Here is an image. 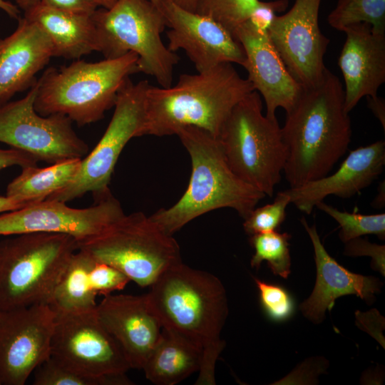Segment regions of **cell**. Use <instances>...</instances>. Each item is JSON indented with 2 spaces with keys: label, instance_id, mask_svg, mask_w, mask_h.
Masks as SVG:
<instances>
[{
  "label": "cell",
  "instance_id": "6da1fadb",
  "mask_svg": "<svg viewBox=\"0 0 385 385\" xmlns=\"http://www.w3.org/2000/svg\"><path fill=\"white\" fill-rule=\"evenodd\" d=\"M282 132L287 148L283 173L289 188L328 175L347 151L351 137L339 78L327 68L318 83L303 88L286 112Z\"/></svg>",
  "mask_w": 385,
  "mask_h": 385
},
{
  "label": "cell",
  "instance_id": "7a4b0ae2",
  "mask_svg": "<svg viewBox=\"0 0 385 385\" xmlns=\"http://www.w3.org/2000/svg\"><path fill=\"white\" fill-rule=\"evenodd\" d=\"M145 294L163 328L197 345L202 357L197 385L215 384V364L225 348L220 334L228 315L222 282L183 262L164 272Z\"/></svg>",
  "mask_w": 385,
  "mask_h": 385
},
{
  "label": "cell",
  "instance_id": "3957f363",
  "mask_svg": "<svg viewBox=\"0 0 385 385\" xmlns=\"http://www.w3.org/2000/svg\"><path fill=\"white\" fill-rule=\"evenodd\" d=\"M255 91L230 63L196 74H182L169 88L149 85L139 137L176 135L194 126L218 138L235 105Z\"/></svg>",
  "mask_w": 385,
  "mask_h": 385
},
{
  "label": "cell",
  "instance_id": "277c9868",
  "mask_svg": "<svg viewBox=\"0 0 385 385\" xmlns=\"http://www.w3.org/2000/svg\"><path fill=\"white\" fill-rule=\"evenodd\" d=\"M176 135L190 156L192 170L180 200L150 216L165 233L173 235L195 218L223 207L236 210L245 219L266 196L232 172L217 138L194 126Z\"/></svg>",
  "mask_w": 385,
  "mask_h": 385
},
{
  "label": "cell",
  "instance_id": "5b68a950",
  "mask_svg": "<svg viewBox=\"0 0 385 385\" xmlns=\"http://www.w3.org/2000/svg\"><path fill=\"white\" fill-rule=\"evenodd\" d=\"M133 52L91 63L78 59L68 66L48 68L38 78L36 111L43 116L61 114L78 125L102 119L114 106L130 76L139 72Z\"/></svg>",
  "mask_w": 385,
  "mask_h": 385
},
{
  "label": "cell",
  "instance_id": "8992f818",
  "mask_svg": "<svg viewBox=\"0 0 385 385\" xmlns=\"http://www.w3.org/2000/svg\"><path fill=\"white\" fill-rule=\"evenodd\" d=\"M77 241L60 233L34 232L0 240V310L49 303Z\"/></svg>",
  "mask_w": 385,
  "mask_h": 385
},
{
  "label": "cell",
  "instance_id": "52a82bcc",
  "mask_svg": "<svg viewBox=\"0 0 385 385\" xmlns=\"http://www.w3.org/2000/svg\"><path fill=\"white\" fill-rule=\"evenodd\" d=\"M217 138L232 172L272 197L281 181L287 148L277 118L262 113L258 92L253 91L235 105Z\"/></svg>",
  "mask_w": 385,
  "mask_h": 385
},
{
  "label": "cell",
  "instance_id": "ba28073f",
  "mask_svg": "<svg viewBox=\"0 0 385 385\" xmlns=\"http://www.w3.org/2000/svg\"><path fill=\"white\" fill-rule=\"evenodd\" d=\"M98 52L117 58L129 52L138 57L139 72L153 76L162 88L172 86L179 57L161 39L166 27L158 6L150 0H116L109 9L92 14Z\"/></svg>",
  "mask_w": 385,
  "mask_h": 385
},
{
  "label": "cell",
  "instance_id": "9c48e42d",
  "mask_svg": "<svg viewBox=\"0 0 385 385\" xmlns=\"http://www.w3.org/2000/svg\"><path fill=\"white\" fill-rule=\"evenodd\" d=\"M78 249L118 269L141 287H150L182 262L173 235L142 212L125 214L98 235L78 244Z\"/></svg>",
  "mask_w": 385,
  "mask_h": 385
},
{
  "label": "cell",
  "instance_id": "30bf717a",
  "mask_svg": "<svg viewBox=\"0 0 385 385\" xmlns=\"http://www.w3.org/2000/svg\"><path fill=\"white\" fill-rule=\"evenodd\" d=\"M146 80L133 83L128 78L120 88L111 120L99 142L81 160L73 180L46 199L67 202L91 192L96 200L109 193L111 176L128 141L139 137L145 118Z\"/></svg>",
  "mask_w": 385,
  "mask_h": 385
},
{
  "label": "cell",
  "instance_id": "8fae6325",
  "mask_svg": "<svg viewBox=\"0 0 385 385\" xmlns=\"http://www.w3.org/2000/svg\"><path fill=\"white\" fill-rule=\"evenodd\" d=\"M51 356L76 372L133 384L126 376L131 369L118 343L102 324L96 308L56 312Z\"/></svg>",
  "mask_w": 385,
  "mask_h": 385
},
{
  "label": "cell",
  "instance_id": "7c38bea8",
  "mask_svg": "<svg viewBox=\"0 0 385 385\" xmlns=\"http://www.w3.org/2000/svg\"><path fill=\"white\" fill-rule=\"evenodd\" d=\"M37 87L36 81L24 98L0 105V142L50 165L83 158L88 145L76 134L70 118L61 114L43 116L36 111Z\"/></svg>",
  "mask_w": 385,
  "mask_h": 385
},
{
  "label": "cell",
  "instance_id": "4fadbf2b",
  "mask_svg": "<svg viewBox=\"0 0 385 385\" xmlns=\"http://www.w3.org/2000/svg\"><path fill=\"white\" fill-rule=\"evenodd\" d=\"M56 312L48 303L0 310V385H24L51 356Z\"/></svg>",
  "mask_w": 385,
  "mask_h": 385
},
{
  "label": "cell",
  "instance_id": "5bb4252c",
  "mask_svg": "<svg viewBox=\"0 0 385 385\" xmlns=\"http://www.w3.org/2000/svg\"><path fill=\"white\" fill-rule=\"evenodd\" d=\"M125 215L120 202L109 193L86 208L45 199L0 215V235L42 232L65 234L80 244L108 229Z\"/></svg>",
  "mask_w": 385,
  "mask_h": 385
},
{
  "label": "cell",
  "instance_id": "9a60e30c",
  "mask_svg": "<svg viewBox=\"0 0 385 385\" xmlns=\"http://www.w3.org/2000/svg\"><path fill=\"white\" fill-rule=\"evenodd\" d=\"M322 0H294L285 14L276 16L267 33L292 76L309 88L318 83L327 69L324 57L329 43L321 31Z\"/></svg>",
  "mask_w": 385,
  "mask_h": 385
},
{
  "label": "cell",
  "instance_id": "2e32d148",
  "mask_svg": "<svg viewBox=\"0 0 385 385\" xmlns=\"http://www.w3.org/2000/svg\"><path fill=\"white\" fill-rule=\"evenodd\" d=\"M158 7L169 28L168 49L175 53L183 50L197 72L223 63L244 67L246 56L242 44L220 24L170 0H160Z\"/></svg>",
  "mask_w": 385,
  "mask_h": 385
},
{
  "label": "cell",
  "instance_id": "e0dca14e",
  "mask_svg": "<svg viewBox=\"0 0 385 385\" xmlns=\"http://www.w3.org/2000/svg\"><path fill=\"white\" fill-rule=\"evenodd\" d=\"M234 38L242 46L247 79L261 94L266 106L265 115L276 119V111H290L302 91V86L292 76L267 33L257 29L248 20L240 25Z\"/></svg>",
  "mask_w": 385,
  "mask_h": 385
},
{
  "label": "cell",
  "instance_id": "ac0fdd59",
  "mask_svg": "<svg viewBox=\"0 0 385 385\" xmlns=\"http://www.w3.org/2000/svg\"><path fill=\"white\" fill-rule=\"evenodd\" d=\"M96 311L120 345L131 369H142L163 331L146 294H111L97 304Z\"/></svg>",
  "mask_w": 385,
  "mask_h": 385
},
{
  "label": "cell",
  "instance_id": "d6986e66",
  "mask_svg": "<svg viewBox=\"0 0 385 385\" xmlns=\"http://www.w3.org/2000/svg\"><path fill=\"white\" fill-rule=\"evenodd\" d=\"M385 142L376 141L351 150L336 172L284 191L300 211L310 214L329 195L350 198L371 185L383 172Z\"/></svg>",
  "mask_w": 385,
  "mask_h": 385
},
{
  "label": "cell",
  "instance_id": "ffe728a7",
  "mask_svg": "<svg viewBox=\"0 0 385 385\" xmlns=\"http://www.w3.org/2000/svg\"><path fill=\"white\" fill-rule=\"evenodd\" d=\"M346 40L338 58L344 80V106L349 113L364 97L377 96L385 82V33L366 24L344 30Z\"/></svg>",
  "mask_w": 385,
  "mask_h": 385
},
{
  "label": "cell",
  "instance_id": "44dd1931",
  "mask_svg": "<svg viewBox=\"0 0 385 385\" xmlns=\"http://www.w3.org/2000/svg\"><path fill=\"white\" fill-rule=\"evenodd\" d=\"M312 241L317 267V279L311 295L300 305L303 315L314 324L321 323L327 310L331 311L335 300L354 294L371 304L381 292L383 283L374 276L356 274L340 265L322 245L316 225H309L305 217L300 220Z\"/></svg>",
  "mask_w": 385,
  "mask_h": 385
},
{
  "label": "cell",
  "instance_id": "7402d4cb",
  "mask_svg": "<svg viewBox=\"0 0 385 385\" xmlns=\"http://www.w3.org/2000/svg\"><path fill=\"white\" fill-rule=\"evenodd\" d=\"M52 57L53 46L46 32L34 21L20 17L16 30L0 38V105L31 88L37 73Z\"/></svg>",
  "mask_w": 385,
  "mask_h": 385
},
{
  "label": "cell",
  "instance_id": "603a6c76",
  "mask_svg": "<svg viewBox=\"0 0 385 385\" xmlns=\"http://www.w3.org/2000/svg\"><path fill=\"white\" fill-rule=\"evenodd\" d=\"M91 16L67 12L39 3L24 11V17L46 32L53 46V57L78 60L98 51Z\"/></svg>",
  "mask_w": 385,
  "mask_h": 385
},
{
  "label": "cell",
  "instance_id": "cb8c5ba5",
  "mask_svg": "<svg viewBox=\"0 0 385 385\" xmlns=\"http://www.w3.org/2000/svg\"><path fill=\"white\" fill-rule=\"evenodd\" d=\"M201 357L197 345L175 331L163 328L142 369L154 384L175 385L198 372Z\"/></svg>",
  "mask_w": 385,
  "mask_h": 385
},
{
  "label": "cell",
  "instance_id": "d4e9b609",
  "mask_svg": "<svg viewBox=\"0 0 385 385\" xmlns=\"http://www.w3.org/2000/svg\"><path fill=\"white\" fill-rule=\"evenodd\" d=\"M93 258L78 249L71 257L51 297L56 312H77L95 309L97 305L90 270Z\"/></svg>",
  "mask_w": 385,
  "mask_h": 385
},
{
  "label": "cell",
  "instance_id": "484cf974",
  "mask_svg": "<svg viewBox=\"0 0 385 385\" xmlns=\"http://www.w3.org/2000/svg\"><path fill=\"white\" fill-rule=\"evenodd\" d=\"M81 160L72 158L46 168H22L21 173L7 185L6 195L29 202L42 201L73 180Z\"/></svg>",
  "mask_w": 385,
  "mask_h": 385
},
{
  "label": "cell",
  "instance_id": "4316f807",
  "mask_svg": "<svg viewBox=\"0 0 385 385\" xmlns=\"http://www.w3.org/2000/svg\"><path fill=\"white\" fill-rule=\"evenodd\" d=\"M327 21L330 26L340 31L366 24L374 31L385 33V0H337Z\"/></svg>",
  "mask_w": 385,
  "mask_h": 385
},
{
  "label": "cell",
  "instance_id": "83f0119b",
  "mask_svg": "<svg viewBox=\"0 0 385 385\" xmlns=\"http://www.w3.org/2000/svg\"><path fill=\"white\" fill-rule=\"evenodd\" d=\"M290 238L287 232L279 231L251 235L250 244L255 250L250 260L251 267L258 270L261 263L266 261L274 275L287 278L291 271Z\"/></svg>",
  "mask_w": 385,
  "mask_h": 385
},
{
  "label": "cell",
  "instance_id": "f1b7e54d",
  "mask_svg": "<svg viewBox=\"0 0 385 385\" xmlns=\"http://www.w3.org/2000/svg\"><path fill=\"white\" fill-rule=\"evenodd\" d=\"M316 207L332 217L340 227L339 237L343 242L366 235H376L385 239V214L362 215L340 211L324 201Z\"/></svg>",
  "mask_w": 385,
  "mask_h": 385
},
{
  "label": "cell",
  "instance_id": "f546056e",
  "mask_svg": "<svg viewBox=\"0 0 385 385\" xmlns=\"http://www.w3.org/2000/svg\"><path fill=\"white\" fill-rule=\"evenodd\" d=\"M260 0H197L195 13L220 24L234 36L250 17Z\"/></svg>",
  "mask_w": 385,
  "mask_h": 385
},
{
  "label": "cell",
  "instance_id": "4dcf8cb0",
  "mask_svg": "<svg viewBox=\"0 0 385 385\" xmlns=\"http://www.w3.org/2000/svg\"><path fill=\"white\" fill-rule=\"evenodd\" d=\"M34 385H118L112 379L85 375L61 365L51 356L34 371Z\"/></svg>",
  "mask_w": 385,
  "mask_h": 385
},
{
  "label": "cell",
  "instance_id": "1f68e13d",
  "mask_svg": "<svg viewBox=\"0 0 385 385\" xmlns=\"http://www.w3.org/2000/svg\"><path fill=\"white\" fill-rule=\"evenodd\" d=\"M290 198L284 190L277 192L272 203L254 208L244 219L245 232L253 235L278 231L286 217V209Z\"/></svg>",
  "mask_w": 385,
  "mask_h": 385
},
{
  "label": "cell",
  "instance_id": "d6a6232c",
  "mask_svg": "<svg viewBox=\"0 0 385 385\" xmlns=\"http://www.w3.org/2000/svg\"><path fill=\"white\" fill-rule=\"evenodd\" d=\"M260 294L261 306L273 321H285L291 317L294 312V302L281 286L272 284L254 278Z\"/></svg>",
  "mask_w": 385,
  "mask_h": 385
},
{
  "label": "cell",
  "instance_id": "836d02e7",
  "mask_svg": "<svg viewBox=\"0 0 385 385\" xmlns=\"http://www.w3.org/2000/svg\"><path fill=\"white\" fill-rule=\"evenodd\" d=\"M90 277L97 295L103 297L123 289L130 281L118 269L95 259L91 267Z\"/></svg>",
  "mask_w": 385,
  "mask_h": 385
},
{
  "label": "cell",
  "instance_id": "e575fe53",
  "mask_svg": "<svg viewBox=\"0 0 385 385\" xmlns=\"http://www.w3.org/2000/svg\"><path fill=\"white\" fill-rule=\"evenodd\" d=\"M344 254L349 257L369 256L371 267L383 276L385 275V246L371 243L367 240L357 237L345 243Z\"/></svg>",
  "mask_w": 385,
  "mask_h": 385
},
{
  "label": "cell",
  "instance_id": "d590c367",
  "mask_svg": "<svg viewBox=\"0 0 385 385\" xmlns=\"http://www.w3.org/2000/svg\"><path fill=\"white\" fill-rule=\"evenodd\" d=\"M287 5L288 0L259 1L247 20L257 29L267 32L277 16L276 12L284 11Z\"/></svg>",
  "mask_w": 385,
  "mask_h": 385
},
{
  "label": "cell",
  "instance_id": "8d00e7d4",
  "mask_svg": "<svg viewBox=\"0 0 385 385\" xmlns=\"http://www.w3.org/2000/svg\"><path fill=\"white\" fill-rule=\"evenodd\" d=\"M356 324L359 328L374 337L384 348V337L382 330L384 329V318L376 309L366 312H356Z\"/></svg>",
  "mask_w": 385,
  "mask_h": 385
},
{
  "label": "cell",
  "instance_id": "74e56055",
  "mask_svg": "<svg viewBox=\"0 0 385 385\" xmlns=\"http://www.w3.org/2000/svg\"><path fill=\"white\" fill-rule=\"evenodd\" d=\"M42 4L64 11L92 15L98 9L96 0H41Z\"/></svg>",
  "mask_w": 385,
  "mask_h": 385
},
{
  "label": "cell",
  "instance_id": "f35d334b",
  "mask_svg": "<svg viewBox=\"0 0 385 385\" xmlns=\"http://www.w3.org/2000/svg\"><path fill=\"white\" fill-rule=\"evenodd\" d=\"M38 160L31 154L19 149L11 148H0V170L14 165L21 168L37 165Z\"/></svg>",
  "mask_w": 385,
  "mask_h": 385
},
{
  "label": "cell",
  "instance_id": "ab89813d",
  "mask_svg": "<svg viewBox=\"0 0 385 385\" xmlns=\"http://www.w3.org/2000/svg\"><path fill=\"white\" fill-rule=\"evenodd\" d=\"M368 107L374 113V116L379 120L385 129V102L378 96L375 97H367Z\"/></svg>",
  "mask_w": 385,
  "mask_h": 385
},
{
  "label": "cell",
  "instance_id": "60d3db41",
  "mask_svg": "<svg viewBox=\"0 0 385 385\" xmlns=\"http://www.w3.org/2000/svg\"><path fill=\"white\" fill-rule=\"evenodd\" d=\"M35 202H29L8 196H0V214L15 210Z\"/></svg>",
  "mask_w": 385,
  "mask_h": 385
},
{
  "label": "cell",
  "instance_id": "b9f144b4",
  "mask_svg": "<svg viewBox=\"0 0 385 385\" xmlns=\"http://www.w3.org/2000/svg\"><path fill=\"white\" fill-rule=\"evenodd\" d=\"M0 9L13 19L18 20L20 18V11L19 7L9 1L0 0Z\"/></svg>",
  "mask_w": 385,
  "mask_h": 385
},
{
  "label": "cell",
  "instance_id": "7bdbcfd3",
  "mask_svg": "<svg viewBox=\"0 0 385 385\" xmlns=\"http://www.w3.org/2000/svg\"><path fill=\"white\" fill-rule=\"evenodd\" d=\"M180 8L189 11L195 12L197 0H170Z\"/></svg>",
  "mask_w": 385,
  "mask_h": 385
},
{
  "label": "cell",
  "instance_id": "ee69618b",
  "mask_svg": "<svg viewBox=\"0 0 385 385\" xmlns=\"http://www.w3.org/2000/svg\"><path fill=\"white\" fill-rule=\"evenodd\" d=\"M16 6L26 11L41 2V0H15Z\"/></svg>",
  "mask_w": 385,
  "mask_h": 385
},
{
  "label": "cell",
  "instance_id": "f6af8a7d",
  "mask_svg": "<svg viewBox=\"0 0 385 385\" xmlns=\"http://www.w3.org/2000/svg\"><path fill=\"white\" fill-rule=\"evenodd\" d=\"M384 194V182L381 184L379 186V192L376 196L373 205H375V207H381L384 205V198H382V195Z\"/></svg>",
  "mask_w": 385,
  "mask_h": 385
},
{
  "label": "cell",
  "instance_id": "bcb514c9",
  "mask_svg": "<svg viewBox=\"0 0 385 385\" xmlns=\"http://www.w3.org/2000/svg\"><path fill=\"white\" fill-rule=\"evenodd\" d=\"M98 6L105 9L111 8L116 1V0H96Z\"/></svg>",
  "mask_w": 385,
  "mask_h": 385
},
{
  "label": "cell",
  "instance_id": "7dc6e473",
  "mask_svg": "<svg viewBox=\"0 0 385 385\" xmlns=\"http://www.w3.org/2000/svg\"><path fill=\"white\" fill-rule=\"evenodd\" d=\"M151 2H153L155 5L158 6L160 0H150Z\"/></svg>",
  "mask_w": 385,
  "mask_h": 385
}]
</instances>
